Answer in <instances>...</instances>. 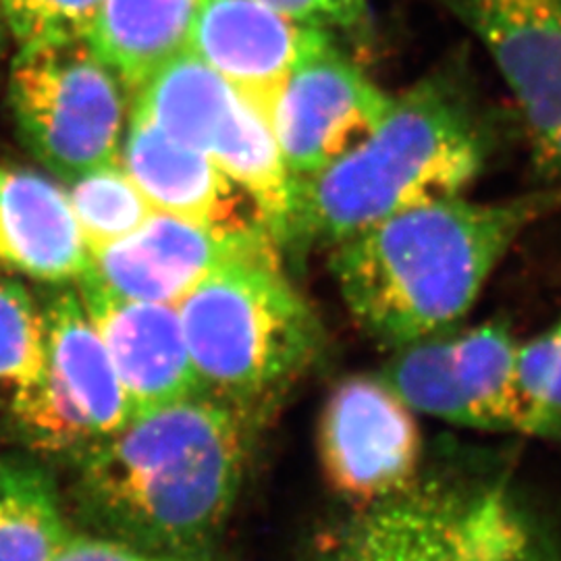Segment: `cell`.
<instances>
[{"mask_svg":"<svg viewBox=\"0 0 561 561\" xmlns=\"http://www.w3.org/2000/svg\"><path fill=\"white\" fill-rule=\"evenodd\" d=\"M558 210L553 187L502 202H426L340 241L329 266L352 319L396 352L460 322L512 245Z\"/></svg>","mask_w":561,"mask_h":561,"instance_id":"6da1fadb","label":"cell"},{"mask_svg":"<svg viewBox=\"0 0 561 561\" xmlns=\"http://www.w3.org/2000/svg\"><path fill=\"white\" fill-rule=\"evenodd\" d=\"M252 428L204 393L138 414L78 463L81 507L108 539L192 561L233 507Z\"/></svg>","mask_w":561,"mask_h":561,"instance_id":"7a4b0ae2","label":"cell"},{"mask_svg":"<svg viewBox=\"0 0 561 561\" xmlns=\"http://www.w3.org/2000/svg\"><path fill=\"white\" fill-rule=\"evenodd\" d=\"M495 138L454 71L424 78L391 99L368 140L321 173L294 180L283 248H333L401 210L461 196L484 171Z\"/></svg>","mask_w":561,"mask_h":561,"instance_id":"3957f363","label":"cell"},{"mask_svg":"<svg viewBox=\"0 0 561 561\" xmlns=\"http://www.w3.org/2000/svg\"><path fill=\"white\" fill-rule=\"evenodd\" d=\"M204 396L256 416L317 362L322 329L279 250L227 262L178 301Z\"/></svg>","mask_w":561,"mask_h":561,"instance_id":"277c9868","label":"cell"},{"mask_svg":"<svg viewBox=\"0 0 561 561\" xmlns=\"http://www.w3.org/2000/svg\"><path fill=\"white\" fill-rule=\"evenodd\" d=\"M308 561H561L493 482L416 481L362 510Z\"/></svg>","mask_w":561,"mask_h":561,"instance_id":"5b68a950","label":"cell"},{"mask_svg":"<svg viewBox=\"0 0 561 561\" xmlns=\"http://www.w3.org/2000/svg\"><path fill=\"white\" fill-rule=\"evenodd\" d=\"M9 106L25 148L65 183L119 162L131 96L88 38L18 48Z\"/></svg>","mask_w":561,"mask_h":561,"instance_id":"8992f818","label":"cell"},{"mask_svg":"<svg viewBox=\"0 0 561 561\" xmlns=\"http://www.w3.org/2000/svg\"><path fill=\"white\" fill-rule=\"evenodd\" d=\"M518 358L520 343L507 324L484 322L396 350L379 377L424 416L484 433L561 439V416L530 400Z\"/></svg>","mask_w":561,"mask_h":561,"instance_id":"52a82bcc","label":"cell"},{"mask_svg":"<svg viewBox=\"0 0 561 561\" xmlns=\"http://www.w3.org/2000/svg\"><path fill=\"white\" fill-rule=\"evenodd\" d=\"M42 312V368L9 398L11 412L34 449L78 466L134 412L78 287L59 289Z\"/></svg>","mask_w":561,"mask_h":561,"instance_id":"ba28073f","label":"cell"},{"mask_svg":"<svg viewBox=\"0 0 561 561\" xmlns=\"http://www.w3.org/2000/svg\"><path fill=\"white\" fill-rule=\"evenodd\" d=\"M443 2L500 69L545 187L561 190V0Z\"/></svg>","mask_w":561,"mask_h":561,"instance_id":"9c48e42d","label":"cell"},{"mask_svg":"<svg viewBox=\"0 0 561 561\" xmlns=\"http://www.w3.org/2000/svg\"><path fill=\"white\" fill-rule=\"evenodd\" d=\"M319 456L331 489L366 510L419 481L421 428L381 377L354 375L324 401Z\"/></svg>","mask_w":561,"mask_h":561,"instance_id":"30bf717a","label":"cell"},{"mask_svg":"<svg viewBox=\"0 0 561 561\" xmlns=\"http://www.w3.org/2000/svg\"><path fill=\"white\" fill-rule=\"evenodd\" d=\"M391 99L335 41L304 60L285 83L273 129L291 180H304L368 140Z\"/></svg>","mask_w":561,"mask_h":561,"instance_id":"8fae6325","label":"cell"},{"mask_svg":"<svg viewBox=\"0 0 561 561\" xmlns=\"http://www.w3.org/2000/svg\"><path fill=\"white\" fill-rule=\"evenodd\" d=\"M333 38L261 0H201L187 48L273 123L285 83Z\"/></svg>","mask_w":561,"mask_h":561,"instance_id":"7c38bea8","label":"cell"},{"mask_svg":"<svg viewBox=\"0 0 561 561\" xmlns=\"http://www.w3.org/2000/svg\"><path fill=\"white\" fill-rule=\"evenodd\" d=\"M279 250L273 236H240L154 213L129 238L92 254V275L129 300L173 304L227 262Z\"/></svg>","mask_w":561,"mask_h":561,"instance_id":"4fadbf2b","label":"cell"},{"mask_svg":"<svg viewBox=\"0 0 561 561\" xmlns=\"http://www.w3.org/2000/svg\"><path fill=\"white\" fill-rule=\"evenodd\" d=\"M76 285L134 416L201 396L178 306L117 296L92 271Z\"/></svg>","mask_w":561,"mask_h":561,"instance_id":"5bb4252c","label":"cell"},{"mask_svg":"<svg viewBox=\"0 0 561 561\" xmlns=\"http://www.w3.org/2000/svg\"><path fill=\"white\" fill-rule=\"evenodd\" d=\"M119 162L159 213L227 233L273 236L259 204L217 162L140 115L129 113Z\"/></svg>","mask_w":561,"mask_h":561,"instance_id":"9a60e30c","label":"cell"},{"mask_svg":"<svg viewBox=\"0 0 561 561\" xmlns=\"http://www.w3.org/2000/svg\"><path fill=\"white\" fill-rule=\"evenodd\" d=\"M0 268L67 285L92 271L67 190L30 169L0 162Z\"/></svg>","mask_w":561,"mask_h":561,"instance_id":"2e32d148","label":"cell"},{"mask_svg":"<svg viewBox=\"0 0 561 561\" xmlns=\"http://www.w3.org/2000/svg\"><path fill=\"white\" fill-rule=\"evenodd\" d=\"M201 0H102L88 42L129 96L187 48Z\"/></svg>","mask_w":561,"mask_h":561,"instance_id":"e0dca14e","label":"cell"},{"mask_svg":"<svg viewBox=\"0 0 561 561\" xmlns=\"http://www.w3.org/2000/svg\"><path fill=\"white\" fill-rule=\"evenodd\" d=\"M236 96L229 81L185 48L134 94L129 113L181 146L208 154Z\"/></svg>","mask_w":561,"mask_h":561,"instance_id":"ac0fdd59","label":"cell"},{"mask_svg":"<svg viewBox=\"0 0 561 561\" xmlns=\"http://www.w3.org/2000/svg\"><path fill=\"white\" fill-rule=\"evenodd\" d=\"M208 157L259 204L273 238L283 248L291 221L294 180L273 123L238 94Z\"/></svg>","mask_w":561,"mask_h":561,"instance_id":"d6986e66","label":"cell"},{"mask_svg":"<svg viewBox=\"0 0 561 561\" xmlns=\"http://www.w3.org/2000/svg\"><path fill=\"white\" fill-rule=\"evenodd\" d=\"M69 539L53 481L0 460V561H53Z\"/></svg>","mask_w":561,"mask_h":561,"instance_id":"ffe728a7","label":"cell"},{"mask_svg":"<svg viewBox=\"0 0 561 561\" xmlns=\"http://www.w3.org/2000/svg\"><path fill=\"white\" fill-rule=\"evenodd\" d=\"M67 187L90 254L129 238L157 213L121 162L88 171Z\"/></svg>","mask_w":561,"mask_h":561,"instance_id":"44dd1931","label":"cell"},{"mask_svg":"<svg viewBox=\"0 0 561 561\" xmlns=\"http://www.w3.org/2000/svg\"><path fill=\"white\" fill-rule=\"evenodd\" d=\"M44 360V312L18 280L0 279V393L32 381Z\"/></svg>","mask_w":561,"mask_h":561,"instance_id":"7402d4cb","label":"cell"},{"mask_svg":"<svg viewBox=\"0 0 561 561\" xmlns=\"http://www.w3.org/2000/svg\"><path fill=\"white\" fill-rule=\"evenodd\" d=\"M102 0H0V15L18 48L88 38Z\"/></svg>","mask_w":561,"mask_h":561,"instance_id":"603a6c76","label":"cell"},{"mask_svg":"<svg viewBox=\"0 0 561 561\" xmlns=\"http://www.w3.org/2000/svg\"><path fill=\"white\" fill-rule=\"evenodd\" d=\"M520 379L539 408L561 416V329L520 343Z\"/></svg>","mask_w":561,"mask_h":561,"instance_id":"cb8c5ba5","label":"cell"},{"mask_svg":"<svg viewBox=\"0 0 561 561\" xmlns=\"http://www.w3.org/2000/svg\"><path fill=\"white\" fill-rule=\"evenodd\" d=\"M291 20L329 34H352L368 23V0H261Z\"/></svg>","mask_w":561,"mask_h":561,"instance_id":"d4e9b609","label":"cell"},{"mask_svg":"<svg viewBox=\"0 0 561 561\" xmlns=\"http://www.w3.org/2000/svg\"><path fill=\"white\" fill-rule=\"evenodd\" d=\"M53 561H180L154 556L115 539L69 537Z\"/></svg>","mask_w":561,"mask_h":561,"instance_id":"484cf974","label":"cell"},{"mask_svg":"<svg viewBox=\"0 0 561 561\" xmlns=\"http://www.w3.org/2000/svg\"><path fill=\"white\" fill-rule=\"evenodd\" d=\"M4 30H7V25H4V21H2V15H0V48H2V38H4Z\"/></svg>","mask_w":561,"mask_h":561,"instance_id":"4316f807","label":"cell"}]
</instances>
